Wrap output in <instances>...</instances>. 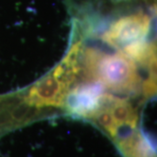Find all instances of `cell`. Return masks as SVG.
<instances>
[{
    "mask_svg": "<svg viewBox=\"0 0 157 157\" xmlns=\"http://www.w3.org/2000/svg\"><path fill=\"white\" fill-rule=\"evenodd\" d=\"M103 105L110 112L116 127L117 135L113 140L124 134L137 129L139 116L128 101L106 94Z\"/></svg>",
    "mask_w": 157,
    "mask_h": 157,
    "instance_id": "5b68a950",
    "label": "cell"
},
{
    "mask_svg": "<svg viewBox=\"0 0 157 157\" xmlns=\"http://www.w3.org/2000/svg\"><path fill=\"white\" fill-rule=\"evenodd\" d=\"M151 28V17L145 11H137L113 21L103 36L104 41L113 47H124L146 40Z\"/></svg>",
    "mask_w": 157,
    "mask_h": 157,
    "instance_id": "7a4b0ae2",
    "label": "cell"
},
{
    "mask_svg": "<svg viewBox=\"0 0 157 157\" xmlns=\"http://www.w3.org/2000/svg\"><path fill=\"white\" fill-rule=\"evenodd\" d=\"M104 91V86L100 82L76 86L65 99L67 112L77 117L91 119L103 104Z\"/></svg>",
    "mask_w": 157,
    "mask_h": 157,
    "instance_id": "3957f363",
    "label": "cell"
},
{
    "mask_svg": "<svg viewBox=\"0 0 157 157\" xmlns=\"http://www.w3.org/2000/svg\"><path fill=\"white\" fill-rule=\"evenodd\" d=\"M114 142L125 157H156L154 145L138 129L120 136Z\"/></svg>",
    "mask_w": 157,
    "mask_h": 157,
    "instance_id": "8992f818",
    "label": "cell"
},
{
    "mask_svg": "<svg viewBox=\"0 0 157 157\" xmlns=\"http://www.w3.org/2000/svg\"><path fill=\"white\" fill-rule=\"evenodd\" d=\"M68 87L52 73L30 89L27 103L33 107H62L65 104Z\"/></svg>",
    "mask_w": 157,
    "mask_h": 157,
    "instance_id": "277c9868",
    "label": "cell"
},
{
    "mask_svg": "<svg viewBox=\"0 0 157 157\" xmlns=\"http://www.w3.org/2000/svg\"><path fill=\"white\" fill-rule=\"evenodd\" d=\"M86 67L97 82L116 92L133 91L139 84L140 77L135 63L122 52L110 54L87 49Z\"/></svg>",
    "mask_w": 157,
    "mask_h": 157,
    "instance_id": "6da1fadb",
    "label": "cell"
}]
</instances>
